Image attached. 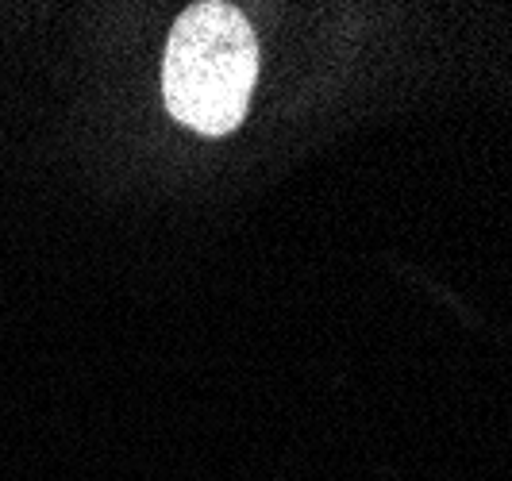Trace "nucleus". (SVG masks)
Wrapping results in <instances>:
<instances>
[{
  "label": "nucleus",
  "mask_w": 512,
  "mask_h": 481,
  "mask_svg": "<svg viewBox=\"0 0 512 481\" xmlns=\"http://www.w3.org/2000/svg\"><path fill=\"white\" fill-rule=\"evenodd\" d=\"M258 81V43L239 8L205 0L178 16L166 43L162 97L174 120L201 135L243 124Z\"/></svg>",
  "instance_id": "nucleus-1"
}]
</instances>
